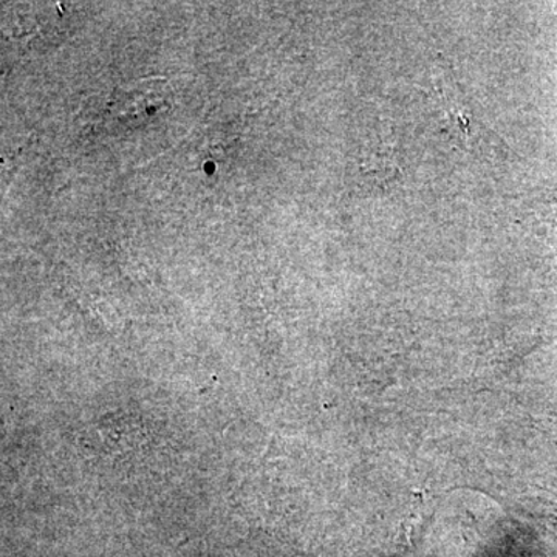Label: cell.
I'll return each instance as SVG.
<instances>
[{
  "mask_svg": "<svg viewBox=\"0 0 557 557\" xmlns=\"http://www.w3.org/2000/svg\"><path fill=\"white\" fill-rule=\"evenodd\" d=\"M170 84L164 79H139L116 91L113 110L127 121H141L157 115L170 106Z\"/></svg>",
  "mask_w": 557,
  "mask_h": 557,
  "instance_id": "6da1fadb",
  "label": "cell"
},
{
  "mask_svg": "<svg viewBox=\"0 0 557 557\" xmlns=\"http://www.w3.org/2000/svg\"><path fill=\"white\" fill-rule=\"evenodd\" d=\"M438 97L443 108H445L446 120H448L450 129L467 148H471L474 145L472 139L475 138L479 141L480 134H487V129L483 126L482 121L478 116L472 115L467 100H465L461 91L457 89L456 83L450 84L448 87L440 84Z\"/></svg>",
  "mask_w": 557,
  "mask_h": 557,
  "instance_id": "7a4b0ae2",
  "label": "cell"
}]
</instances>
